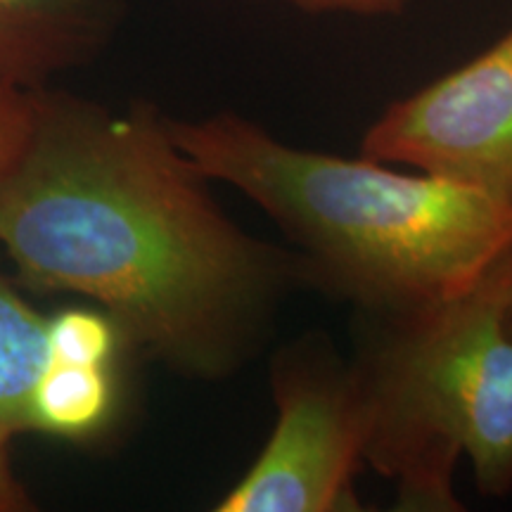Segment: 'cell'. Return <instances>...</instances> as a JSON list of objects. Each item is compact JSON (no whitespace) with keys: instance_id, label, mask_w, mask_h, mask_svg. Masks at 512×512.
I'll list each match as a JSON object with an SVG mask.
<instances>
[{"instance_id":"obj_8","label":"cell","mask_w":512,"mask_h":512,"mask_svg":"<svg viewBox=\"0 0 512 512\" xmlns=\"http://www.w3.org/2000/svg\"><path fill=\"white\" fill-rule=\"evenodd\" d=\"M110 366L50 361L31 392V430L60 437L98 432L114 411Z\"/></svg>"},{"instance_id":"obj_4","label":"cell","mask_w":512,"mask_h":512,"mask_svg":"<svg viewBox=\"0 0 512 512\" xmlns=\"http://www.w3.org/2000/svg\"><path fill=\"white\" fill-rule=\"evenodd\" d=\"M271 382V439L216 510H361L354 482L366 465L368 403L354 363L304 342L278 358Z\"/></svg>"},{"instance_id":"obj_3","label":"cell","mask_w":512,"mask_h":512,"mask_svg":"<svg viewBox=\"0 0 512 512\" xmlns=\"http://www.w3.org/2000/svg\"><path fill=\"white\" fill-rule=\"evenodd\" d=\"M512 252L470 290L389 313L354 368L368 403L366 465L399 510L456 512L460 458L486 496L512 491Z\"/></svg>"},{"instance_id":"obj_13","label":"cell","mask_w":512,"mask_h":512,"mask_svg":"<svg viewBox=\"0 0 512 512\" xmlns=\"http://www.w3.org/2000/svg\"><path fill=\"white\" fill-rule=\"evenodd\" d=\"M508 318H510V325H512V294H510V306H508Z\"/></svg>"},{"instance_id":"obj_1","label":"cell","mask_w":512,"mask_h":512,"mask_svg":"<svg viewBox=\"0 0 512 512\" xmlns=\"http://www.w3.org/2000/svg\"><path fill=\"white\" fill-rule=\"evenodd\" d=\"M0 245L29 285L93 299L124 337L197 377L233 373L302 273L223 214L157 110L57 95H36L0 181Z\"/></svg>"},{"instance_id":"obj_7","label":"cell","mask_w":512,"mask_h":512,"mask_svg":"<svg viewBox=\"0 0 512 512\" xmlns=\"http://www.w3.org/2000/svg\"><path fill=\"white\" fill-rule=\"evenodd\" d=\"M48 363V320L0 278V441L31 430V392Z\"/></svg>"},{"instance_id":"obj_5","label":"cell","mask_w":512,"mask_h":512,"mask_svg":"<svg viewBox=\"0 0 512 512\" xmlns=\"http://www.w3.org/2000/svg\"><path fill=\"white\" fill-rule=\"evenodd\" d=\"M361 155L512 197V27L475 60L394 102L363 136Z\"/></svg>"},{"instance_id":"obj_2","label":"cell","mask_w":512,"mask_h":512,"mask_svg":"<svg viewBox=\"0 0 512 512\" xmlns=\"http://www.w3.org/2000/svg\"><path fill=\"white\" fill-rule=\"evenodd\" d=\"M166 128L197 174L271 216L304 275L377 316L456 297L512 252L510 195L299 150L230 112Z\"/></svg>"},{"instance_id":"obj_9","label":"cell","mask_w":512,"mask_h":512,"mask_svg":"<svg viewBox=\"0 0 512 512\" xmlns=\"http://www.w3.org/2000/svg\"><path fill=\"white\" fill-rule=\"evenodd\" d=\"M124 332L107 313L72 309L48 320L50 361L110 366Z\"/></svg>"},{"instance_id":"obj_6","label":"cell","mask_w":512,"mask_h":512,"mask_svg":"<svg viewBox=\"0 0 512 512\" xmlns=\"http://www.w3.org/2000/svg\"><path fill=\"white\" fill-rule=\"evenodd\" d=\"M114 15V0H0V86L27 91L83 62Z\"/></svg>"},{"instance_id":"obj_11","label":"cell","mask_w":512,"mask_h":512,"mask_svg":"<svg viewBox=\"0 0 512 512\" xmlns=\"http://www.w3.org/2000/svg\"><path fill=\"white\" fill-rule=\"evenodd\" d=\"M306 12H351V15H387L399 12L408 0H283Z\"/></svg>"},{"instance_id":"obj_10","label":"cell","mask_w":512,"mask_h":512,"mask_svg":"<svg viewBox=\"0 0 512 512\" xmlns=\"http://www.w3.org/2000/svg\"><path fill=\"white\" fill-rule=\"evenodd\" d=\"M36 119V95L0 86V181L22 155Z\"/></svg>"},{"instance_id":"obj_12","label":"cell","mask_w":512,"mask_h":512,"mask_svg":"<svg viewBox=\"0 0 512 512\" xmlns=\"http://www.w3.org/2000/svg\"><path fill=\"white\" fill-rule=\"evenodd\" d=\"M29 508V496L24 494L22 484L10 467L8 441H0V512H19Z\"/></svg>"}]
</instances>
